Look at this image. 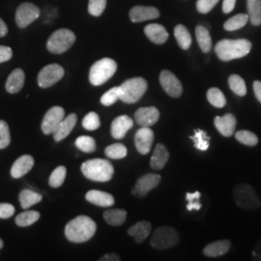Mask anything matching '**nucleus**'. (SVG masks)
<instances>
[{"label":"nucleus","instance_id":"f257e3e1","mask_svg":"<svg viewBox=\"0 0 261 261\" xmlns=\"http://www.w3.org/2000/svg\"><path fill=\"white\" fill-rule=\"evenodd\" d=\"M252 43L247 39H224L215 46V53L220 60L227 62L248 56Z\"/></svg>","mask_w":261,"mask_h":261},{"label":"nucleus","instance_id":"f03ea898","mask_svg":"<svg viewBox=\"0 0 261 261\" xmlns=\"http://www.w3.org/2000/svg\"><path fill=\"white\" fill-rule=\"evenodd\" d=\"M97 224L87 216H79L65 226L66 238L73 243H84L90 240L96 233Z\"/></svg>","mask_w":261,"mask_h":261},{"label":"nucleus","instance_id":"7ed1b4c3","mask_svg":"<svg viewBox=\"0 0 261 261\" xmlns=\"http://www.w3.org/2000/svg\"><path fill=\"white\" fill-rule=\"evenodd\" d=\"M84 176L96 182H108L114 174V168L111 162L103 159H93L82 165Z\"/></svg>","mask_w":261,"mask_h":261},{"label":"nucleus","instance_id":"20e7f679","mask_svg":"<svg viewBox=\"0 0 261 261\" xmlns=\"http://www.w3.org/2000/svg\"><path fill=\"white\" fill-rule=\"evenodd\" d=\"M118 87L119 100L125 103H135L139 102L145 94L148 84L143 77H133Z\"/></svg>","mask_w":261,"mask_h":261},{"label":"nucleus","instance_id":"39448f33","mask_svg":"<svg viewBox=\"0 0 261 261\" xmlns=\"http://www.w3.org/2000/svg\"><path fill=\"white\" fill-rule=\"evenodd\" d=\"M117 70V63L112 58H103L91 66L89 71V82L94 86L106 84L113 76Z\"/></svg>","mask_w":261,"mask_h":261},{"label":"nucleus","instance_id":"423d86ee","mask_svg":"<svg viewBox=\"0 0 261 261\" xmlns=\"http://www.w3.org/2000/svg\"><path fill=\"white\" fill-rule=\"evenodd\" d=\"M236 204L244 210L252 211L260 208L261 201L254 189L248 183L235 187L233 192Z\"/></svg>","mask_w":261,"mask_h":261},{"label":"nucleus","instance_id":"0eeeda50","mask_svg":"<svg viewBox=\"0 0 261 261\" xmlns=\"http://www.w3.org/2000/svg\"><path fill=\"white\" fill-rule=\"evenodd\" d=\"M75 42V35L70 29H58L55 31L47 43V50L55 55L66 53Z\"/></svg>","mask_w":261,"mask_h":261},{"label":"nucleus","instance_id":"6e6552de","mask_svg":"<svg viewBox=\"0 0 261 261\" xmlns=\"http://www.w3.org/2000/svg\"><path fill=\"white\" fill-rule=\"evenodd\" d=\"M179 243V234L171 226L163 225L158 227L151 237L150 245L156 250H168Z\"/></svg>","mask_w":261,"mask_h":261},{"label":"nucleus","instance_id":"1a4fd4ad","mask_svg":"<svg viewBox=\"0 0 261 261\" xmlns=\"http://www.w3.org/2000/svg\"><path fill=\"white\" fill-rule=\"evenodd\" d=\"M65 74L62 66L49 64L44 67L38 75V84L42 88H48L58 83Z\"/></svg>","mask_w":261,"mask_h":261},{"label":"nucleus","instance_id":"9d476101","mask_svg":"<svg viewBox=\"0 0 261 261\" xmlns=\"http://www.w3.org/2000/svg\"><path fill=\"white\" fill-rule=\"evenodd\" d=\"M40 9L32 3H22L16 12V23L19 28H25L40 17Z\"/></svg>","mask_w":261,"mask_h":261},{"label":"nucleus","instance_id":"9b49d317","mask_svg":"<svg viewBox=\"0 0 261 261\" xmlns=\"http://www.w3.org/2000/svg\"><path fill=\"white\" fill-rule=\"evenodd\" d=\"M160 84L165 92L172 98H179L183 93V86L177 76L168 70H164L160 75Z\"/></svg>","mask_w":261,"mask_h":261},{"label":"nucleus","instance_id":"f8f14e48","mask_svg":"<svg viewBox=\"0 0 261 261\" xmlns=\"http://www.w3.org/2000/svg\"><path fill=\"white\" fill-rule=\"evenodd\" d=\"M65 117V112L61 107H54L47 111L43 122L41 129L45 135H50L56 132L60 122Z\"/></svg>","mask_w":261,"mask_h":261},{"label":"nucleus","instance_id":"ddd939ff","mask_svg":"<svg viewBox=\"0 0 261 261\" xmlns=\"http://www.w3.org/2000/svg\"><path fill=\"white\" fill-rule=\"evenodd\" d=\"M162 177L156 173H148L140 177L135 188L133 189V194L135 196H145L150 191L155 189L161 183Z\"/></svg>","mask_w":261,"mask_h":261},{"label":"nucleus","instance_id":"4468645a","mask_svg":"<svg viewBox=\"0 0 261 261\" xmlns=\"http://www.w3.org/2000/svg\"><path fill=\"white\" fill-rule=\"evenodd\" d=\"M154 142V132L150 127H141L135 136V144L138 151L142 155H147Z\"/></svg>","mask_w":261,"mask_h":261},{"label":"nucleus","instance_id":"2eb2a0df","mask_svg":"<svg viewBox=\"0 0 261 261\" xmlns=\"http://www.w3.org/2000/svg\"><path fill=\"white\" fill-rule=\"evenodd\" d=\"M216 129L225 138L231 137L236 129L237 119L232 113H226L223 116H216L214 118Z\"/></svg>","mask_w":261,"mask_h":261},{"label":"nucleus","instance_id":"dca6fc26","mask_svg":"<svg viewBox=\"0 0 261 261\" xmlns=\"http://www.w3.org/2000/svg\"><path fill=\"white\" fill-rule=\"evenodd\" d=\"M136 122L142 127H150L158 122L160 112L155 107L140 108L135 112Z\"/></svg>","mask_w":261,"mask_h":261},{"label":"nucleus","instance_id":"f3484780","mask_svg":"<svg viewBox=\"0 0 261 261\" xmlns=\"http://www.w3.org/2000/svg\"><path fill=\"white\" fill-rule=\"evenodd\" d=\"M134 121L128 115H121L116 117L112 123L111 134L115 140H122L127 132L133 128Z\"/></svg>","mask_w":261,"mask_h":261},{"label":"nucleus","instance_id":"a211bd4d","mask_svg":"<svg viewBox=\"0 0 261 261\" xmlns=\"http://www.w3.org/2000/svg\"><path fill=\"white\" fill-rule=\"evenodd\" d=\"M159 17V10L151 6H135L130 11V19L133 22L145 21L149 19H157Z\"/></svg>","mask_w":261,"mask_h":261},{"label":"nucleus","instance_id":"6ab92c4d","mask_svg":"<svg viewBox=\"0 0 261 261\" xmlns=\"http://www.w3.org/2000/svg\"><path fill=\"white\" fill-rule=\"evenodd\" d=\"M34 166V159L30 155H23L16 160L11 168V175L15 179H19L32 169Z\"/></svg>","mask_w":261,"mask_h":261},{"label":"nucleus","instance_id":"aec40b11","mask_svg":"<svg viewBox=\"0 0 261 261\" xmlns=\"http://www.w3.org/2000/svg\"><path fill=\"white\" fill-rule=\"evenodd\" d=\"M76 121H77V116L75 113H71L67 117H64L63 120L60 122L58 128L54 133L55 140L59 142L66 139L71 134V132L74 130Z\"/></svg>","mask_w":261,"mask_h":261},{"label":"nucleus","instance_id":"412c9836","mask_svg":"<svg viewBox=\"0 0 261 261\" xmlns=\"http://www.w3.org/2000/svg\"><path fill=\"white\" fill-rule=\"evenodd\" d=\"M144 33L152 43L157 45H163L168 41L167 29L159 23H151L146 25L144 28Z\"/></svg>","mask_w":261,"mask_h":261},{"label":"nucleus","instance_id":"4be33fe9","mask_svg":"<svg viewBox=\"0 0 261 261\" xmlns=\"http://www.w3.org/2000/svg\"><path fill=\"white\" fill-rule=\"evenodd\" d=\"M24 81H25V75L23 70L19 68L15 69L10 74L5 84V88L7 92L11 94L19 93L24 85Z\"/></svg>","mask_w":261,"mask_h":261},{"label":"nucleus","instance_id":"5701e85b","mask_svg":"<svg viewBox=\"0 0 261 261\" xmlns=\"http://www.w3.org/2000/svg\"><path fill=\"white\" fill-rule=\"evenodd\" d=\"M85 198L88 202L100 207H111L114 204V197L111 194L102 191L91 190L86 194Z\"/></svg>","mask_w":261,"mask_h":261},{"label":"nucleus","instance_id":"b1692460","mask_svg":"<svg viewBox=\"0 0 261 261\" xmlns=\"http://www.w3.org/2000/svg\"><path fill=\"white\" fill-rule=\"evenodd\" d=\"M231 242L229 240H219L210 243L203 249V254L207 257H219L226 254L230 250Z\"/></svg>","mask_w":261,"mask_h":261},{"label":"nucleus","instance_id":"393cba45","mask_svg":"<svg viewBox=\"0 0 261 261\" xmlns=\"http://www.w3.org/2000/svg\"><path fill=\"white\" fill-rule=\"evenodd\" d=\"M168 159L169 152L168 148L163 143H158L150 160V167L155 170H161L167 165Z\"/></svg>","mask_w":261,"mask_h":261},{"label":"nucleus","instance_id":"a878e982","mask_svg":"<svg viewBox=\"0 0 261 261\" xmlns=\"http://www.w3.org/2000/svg\"><path fill=\"white\" fill-rule=\"evenodd\" d=\"M151 229H152V225L149 222L141 221L130 226L128 229V234L136 240V242L140 244L145 241V239L149 236Z\"/></svg>","mask_w":261,"mask_h":261},{"label":"nucleus","instance_id":"bb28decb","mask_svg":"<svg viewBox=\"0 0 261 261\" xmlns=\"http://www.w3.org/2000/svg\"><path fill=\"white\" fill-rule=\"evenodd\" d=\"M196 37L197 44L202 53L208 54L212 49V38L209 30L203 25H197L196 28Z\"/></svg>","mask_w":261,"mask_h":261},{"label":"nucleus","instance_id":"cd10ccee","mask_svg":"<svg viewBox=\"0 0 261 261\" xmlns=\"http://www.w3.org/2000/svg\"><path fill=\"white\" fill-rule=\"evenodd\" d=\"M19 199L22 209H28L29 207L39 203L43 199V196L31 190L25 189L20 192Z\"/></svg>","mask_w":261,"mask_h":261},{"label":"nucleus","instance_id":"c85d7f7f","mask_svg":"<svg viewBox=\"0 0 261 261\" xmlns=\"http://www.w3.org/2000/svg\"><path fill=\"white\" fill-rule=\"evenodd\" d=\"M247 9L249 20L252 25L261 24V0H247Z\"/></svg>","mask_w":261,"mask_h":261},{"label":"nucleus","instance_id":"c756f323","mask_svg":"<svg viewBox=\"0 0 261 261\" xmlns=\"http://www.w3.org/2000/svg\"><path fill=\"white\" fill-rule=\"evenodd\" d=\"M127 218V212L123 209H111L103 213L105 221L111 225H121L125 223Z\"/></svg>","mask_w":261,"mask_h":261},{"label":"nucleus","instance_id":"7c9ffc66","mask_svg":"<svg viewBox=\"0 0 261 261\" xmlns=\"http://www.w3.org/2000/svg\"><path fill=\"white\" fill-rule=\"evenodd\" d=\"M174 36L177 41L179 47L182 49L187 50L190 48L192 45V36L186 27H184L183 24L176 25L174 28Z\"/></svg>","mask_w":261,"mask_h":261},{"label":"nucleus","instance_id":"2f4dec72","mask_svg":"<svg viewBox=\"0 0 261 261\" xmlns=\"http://www.w3.org/2000/svg\"><path fill=\"white\" fill-rule=\"evenodd\" d=\"M249 21L248 14H238L224 22V28L226 31H235L244 28Z\"/></svg>","mask_w":261,"mask_h":261},{"label":"nucleus","instance_id":"473e14b6","mask_svg":"<svg viewBox=\"0 0 261 261\" xmlns=\"http://www.w3.org/2000/svg\"><path fill=\"white\" fill-rule=\"evenodd\" d=\"M208 102L217 109H223L226 105V99L224 93L217 87L210 88L206 94Z\"/></svg>","mask_w":261,"mask_h":261},{"label":"nucleus","instance_id":"72a5a7b5","mask_svg":"<svg viewBox=\"0 0 261 261\" xmlns=\"http://www.w3.org/2000/svg\"><path fill=\"white\" fill-rule=\"evenodd\" d=\"M190 139L194 141V145L196 149L206 151L210 145V137L207 135L205 130L197 129L195 130V135L191 136Z\"/></svg>","mask_w":261,"mask_h":261},{"label":"nucleus","instance_id":"f704fd0d","mask_svg":"<svg viewBox=\"0 0 261 261\" xmlns=\"http://www.w3.org/2000/svg\"><path fill=\"white\" fill-rule=\"evenodd\" d=\"M40 216L37 211H24L16 217V224L20 227H27L35 224L40 219Z\"/></svg>","mask_w":261,"mask_h":261},{"label":"nucleus","instance_id":"c9c22d12","mask_svg":"<svg viewBox=\"0 0 261 261\" xmlns=\"http://www.w3.org/2000/svg\"><path fill=\"white\" fill-rule=\"evenodd\" d=\"M228 85L229 88L234 94L238 96H245L247 94V86L245 84V81L240 75H231L228 77Z\"/></svg>","mask_w":261,"mask_h":261},{"label":"nucleus","instance_id":"e433bc0d","mask_svg":"<svg viewBox=\"0 0 261 261\" xmlns=\"http://www.w3.org/2000/svg\"><path fill=\"white\" fill-rule=\"evenodd\" d=\"M235 139L244 145L251 147L257 145L258 143L257 136L248 130H238L237 133H235Z\"/></svg>","mask_w":261,"mask_h":261},{"label":"nucleus","instance_id":"4c0bfd02","mask_svg":"<svg viewBox=\"0 0 261 261\" xmlns=\"http://www.w3.org/2000/svg\"><path fill=\"white\" fill-rule=\"evenodd\" d=\"M127 148L122 143H114L112 145H109L105 149V154L109 158L119 160V159L125 158L127 156Z\"/></svg>","mask_w":261,"mask_h":261},{"label":"nucleus","instance_id":"58836bf2","mask_svg":"<svg viewBox=\"0 0 261 261\" xmlns=\"http://www.w3.org/2000/svg\"><path fill=\"white\" fill-rule=\"evenodd\" d=\"M66 175H67V169L65 167L60 166L56 168L53 173L50 174L49 179H48V184L49 186L53 188H59L62 186V184L65 181Z\"/></svg>","mask_w":261,"mask_h":261},{"label":"nucleus","instance_id":"ea45409f","mask_svg":"<svg viewBox=\"0 0 261 261\" xmlns=\"http://www.w3.org/2000/svg\"><path fill=\"white\" fill-rule=\"evenodd\" d=\"M75 146L85 153H92L96 150V141L91 137L82 136L75 140Z\"/></svg>","mask_w":261,"mask_h":261},{"label":"nucleus","instance_id":"a19ab883","mask_svg":"<svg viewBox=\"0 0 261 261\" xmlns=\"http://www.w3.org/2000/svg\"><path fill=\"white\" fill-rule=\"evenodd\" d=\"M83 126H84V129L88 130H95L99 129L101 126L99 115L96 112H89L88 114H86L84 116Z\"/></svg>","mask_w":261,"mask_h":261},{"label":"nucleus","instance_id":"79ce46f5","mask_svg":"<svg viewBox=\"0 0 261 261\" xmlns=\"http://www.w3.org/2000/svg\"><path fill=\"white\" fill-rule=\"evenodd\" d=\"M118 100H119V87L115 86L103 94L101 98V103L106 107H110L113 103H116Z\"/></svg>","mask_w":261,"mask_h":261},{"label":"nucleus","instance_id":"37998d69","mask_svg":"<svg viewBox=\"0 0 261 261\" xmlns=\"http://www.w3.org/2000/svg\"><path fill=\"white\" fill-rule=\"evenodd\" d=\"M107 6V0H89L88 12L91 16L100 17Z\"/></svg>","mask_w":261,"mask_h":261},{"label":"nucleus","instance_id":"c03bdc74","mask_svg":"<svg viewBox=\"0 0 261 261\" xmlns=\"http://www.w3.org/2000/svg\"><path fill=\"white\" fill-rule=\"evenodd\" d=\"M11 142V135L8 124L0 120V149H4L9 146Z\"/></svg>","mask_w":261,"mask_h":261},{"label":"nucleus","instance_id":"a18cd8bd","mask_svg":"<svg viewBox=\"0 0 261 261\" xmlns=\"http://www.w3.org/2000/svg\"><path fill=\"white\" fill-rule=\"evenodd\" d=\"M201 197V194L199 192H195V193H187L186 200L188 201L187 204V210L193 211V210H200L201 208V203L199 201Z\"/></svg>","mask_w":261,"mask_h":261},{"label":"nucleus","instance_id":"49530a36","mask_svg":"<svg viewBox=\"0 0 261 261\" xmlns=\"http://www.w3.org/2000/svg\"><path fill=\"white\" fill-rule=\"evenodd\" d=\"M220 0H197L196 10L200 14H207L214 8Z\"/></svg>","mask_w":261,"mask_h":261},{"label":"nucleus","instance_id":"de8ad7c7","mask_svg":"<svg viewBox=\"0 0 261 261\" xmlns=\"http://www.w3.org/2000/svg\"><path fill=\"white\" fill-rule=\"evenodd\" d=\"M15 213V207L10 203H0V219H9Z\"/></svg>","mask_w":261,"mask_h":261},{"label":"nucleus","instance_id":"09e8293b","mask_svg":"<svg viewBox=\"0 0 261 261\" xmlns=\"http://www.w3.org/2000/svg\"><path fill=\"white\" fill-rule=\"evenodd\" d=\"M13 56L12 48L6 46H0V63L9 61Z\"/></svg>","mask_w":261,"mask_h":261},{"label":"nucleus","instance_id":"8fccbe9b","mask_svg":"<svg viewBox=\"0 0 261 261\" xmlns=\"http://www.w3.org/2000/svg\"><path fill=\"white\" fill-rule=\"evenodd\" d=\"M236 4V0H224L223 3V12L224 14H229L232 12Z\"/></svg>","mask_w":261,"mask_h":261},{"label":"nucleus","instance_id":"3c124183","mask_svg":"<svg viewBox=\"0 0 261 261\" xmlns=\"http://www.w3.org/2000/svg\"><path fill=\"white\" fill-rule=\"evenodd\" d=\"M252 87H253V92H254V95H255L257 101L261 103V82H259V81L253 82Z\"/></svg>","mask_w":261,"mask_h":261},{"label":"nucleus","instance_id":"603ef678","mask_svg":"<svg viewBox=\"0 0 261 261\" xmlns=\"http://www.w3.org/2000/svg\"><path fill=\"white\" fill-rule=\"evenodd\" d=\"M121 259L120 256L116 253H109L103 255L102 258H100V261H119Z\"/></svg>","mask_w":261,"mask_h":261},{"label":"nucleus","instance_id":"864d4df0","mask_svg":"<svg viewBox=\"0 0 261 261\" xmlns=\"http://www.w3.org/2000/svg\"><path fill=\"white\" fill-rule=\"evenodd\" d=\"M252 255L254 256V259L261 260V240H259V242L257 243V245L255 246Z\"/></svg>","mask_w":261,"mask_h":261},{"label":"nucleus","instance_id":"5fc2aeb1","mask_svg":"<svg viewBox=\"0 0 261 261\" xmlns=\"http://www.w3.org/2000/svg\"><path fill=\"white\" fill-rule=\"evenodd\" d=\"M8 33V28L6 23L3 21V19L0 18V37L6 36Z\"/></svg>","mask_w":261,"mask_h":261},{"label":"nucleus","instance_id":"6e6d98bb","mask_svg":"<svg viewBox=\"0 0 261 261\" xmlns=\"http://www.w3.org/2000/svg\"><path fill=\"white\" fill-rule=\"evenodd\" d=\"M3 246H4V243L2 241V239L0 238V250L3 248Z\"/></svg>","mask_w":261,"mask_h":261}]
</instances>
